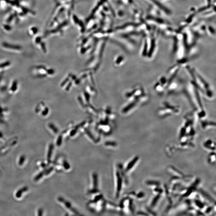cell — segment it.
<instances>
[{"mask_svg":"<svg viewBox=\"0 0 216 216\" xmlns=\"http://www.w3.org/2000/svg\"><path fill=\"white\" fill-rule=\"evenodd\" d=\"M116 176L117 178V193L116 194V197H118L119 196V193L121 191V189L122 187V179L120 176L119 173L118 172H116Z\"/></svg>","mask_w":216,"mask_h":216,"instance_id":"obj_1","label":"cell"},{"mask_svg":"<svg viewBox=\"0 0 216 216\" xmlns=\"http://www.w3.org/2000/svg\"><path fill=\"white\" fill-rule=\"evenodd\" d=\"M28 190V187L27 186H25L20 188V189L18 190V191L16 193V195H15V197L16 198H19L21 197L22 195H23V193H25L26 191H27Z\"/></svg>","mask_w":216,"mask_h":216,"instance_id":"obj_2","label":"cell"},{"mask_svg":"<svg viewBox=\"0 0 216 216\" xmlns=\"http://www.w3.org/2000/svg\"><path fill=\"white\" fill-rule=\"evenodd\" d=\"M93 182L94 190H97L98 185V178L97 175L95 173L93 174Z\"/></svg>","mask_w":216,"mask_h":216,"instance_id":"obj_3","label":"cell"},{"mask_svg":"<svg viewBox=\"0 0 216 216\" xmlns=\"http://www.w3.org/2000/svg\"><path fill=\"white\" fill-rule=\"evenodd\" d=\"M53 148H54V146L53 144H51L50 145L49 147V150H48V152L47 154V159L48 160H50L52 156V152H53Z\"/></svg>","mask_w":216,"mask_h":216,"instance_id":"obj_4","label":"cell"},{"mask_svg":"<svg viewBox=\"0 0 216 216\" xmlns=\"http://www.w3.org/2000/svg\"><path fill=\"white\" fill-rule=\"evenodd\" d=\"M26 158L25 156L22 155L20 156L19 158V161H18V164L19 165H22L23 164L24 162L25 161Z\"/></svg>","mask_w":216,"mask_h":216,"instance_id":"obj_5","label":"cell"},{"mask_svg":"<svg viewBox=\"0 0 216 216\" xmlns=\"http://www.w3.org/2000/svg\"><path fill=\"white\" fill-rule=\"evenodd\" d=\"M136 161H137V159H135L134 160H133V161H132L131 162H130V163L128 164V165L127 167H126V170H129V169H130L132 167H133V166L134 165V164H135V162H136Z\"/></svg>","mask_w":216,"mask_h":216,"instance_id":"obj_6","label":"cell"},{"mask_svg":"<svg viewBox=\"0 0 216 216\" xmlns=\"http://www.w3.org/2000/svg\"><path fill=\"white\" fill-rule=\"evenodd\" d=\"M44 172H41V173H39L36 176V177L35 178V181H37L40 179L43 176L44 174Z\"/></svg>","mask_w":216,"mask_h":216,"instance_id":"obj_7","label":"cell"},{"mask_svg":"<svg viewBox=\"0 0 216 216\" xmlns=\"http://www.w3.org/2000/svg\"><path fill=\"white\" fill-rule=\"evenodd\" d=\"M105 145L106 146H111L114 147L116 145V143L113 142H107L105 143Z\"/></svg>","mask_w":216,"mask_h":216,"instance_id":"obj_8","label":"cell"},{"mask_svg":"<svg viewBox=\"0 0 216 216\" xmlns=\"http://www.w3.org/2000/svg\"><path fill=\"white\" fill-rule=\"evenodd\" d=\"M62 138L61 137H59L58 138L57 142H56V145L58 146H60L62 143Z\"/></svg>","mask_w":216,"mask_h":216,"instance_id":"obj_9","label":"cell"},{"mask_svg":"<svg viewBox=\"0 0 216 216\" xmlns=\"http://www.w3.org/2000/svg\"><path fill=\"white\" fill-rule=\"evenodd\" d=\"M63 166H64V167L66 169H69L70 166L69 164L66 162V161H64V162H63Z\"/></svg>","mask_w":216,"mask_h":216,"instance_id":"obj_10","label":"cell"},{"mask_svg":"<svg viewBox=\"0 0 216 216\" xmlns=\"http://www.w3.org/2000/svg\"><path fill=\"white\" fill-rule=\"evenodd\" d=\"M43 213V210L42 209H39L38 210V215L42 216Z\"/></svg>","mask_w":216,"mask_h":216,"instance_id":"obj_11","label":"cell"},{"mask_svg":"<svg viewBox=\"0 0 216 216\" xmlns=\"http://www.w3.org/2000/svg\"><path fill=\"white\" fill-rule=\"evenodd\" d=\"M3 135L1 132H0V138H3Z\"/></svg>","mask_w":216,"mask_h":216,"instance_id":"obj_12","label":"cell"}]
</instances>
